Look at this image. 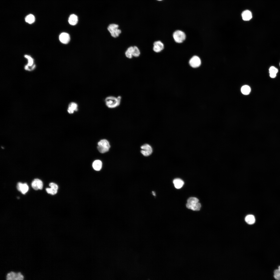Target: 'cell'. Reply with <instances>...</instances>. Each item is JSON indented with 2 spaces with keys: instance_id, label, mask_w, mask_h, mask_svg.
<instances>
[{
  "instance_id": "obj_1",
  "label": "cell",
  "mask_w": 280,
  "mask_h": 280,
  "mask_svg": "<svg viewBox=\"0 0 280 280\" xmlns=\"http://www.w3.org/2000/svg\"><path fill=\"white\" fill-rule=\"evenodd\" d=\"M121 99V97L120 96L117 97L110 96L106 98L105 102L106 106L108 108H114L120 105Z\"/></svg>"
},
{
  "instance_id": "obj_2",
  "label": "cell",
  "mask_w": 280,
  "mask_h": 280,
  "mask_svg": "<svg viewBox=\"0 0 280 280\" xmlns=\"http://www.w3.org/2000/svg\"><path fill=\"white\" fill-rule=\"evenodd\" d=\"M199 201V199L196 197H190L187 200L186 207L194 211H199L201 206Z\"/></svg>"
},
{
  "instance_id": "obj_3",
  "label": "cell",
  "mask_w": 280,
  "mask_h": 280,
  "mask_svg": "<svg viewBox=\"0 0 280 280\" xmlns=\"http://www.w3.org/2000/svg\"><path fill=\"white\" fill-rule=\"evenodd\" d=\"M97 148L99 151L102 153L108 152L110 147L108 141L106 139L101 140L98 143Z\"/></svg>"
},
{
  "instance_id": "obj_4",
  "label": "cell",
  "mask_w": 280,
  "mask_h": 280,
  "mask_svg": "<svg viewBox=\"0 0 280 280\" xmlns=\"http://www.w3.org/2000/svg\"><path fill=\"white\" fill-rule=\"evenodd\" d=\"M118 28V25L115 24H111L108 26V30L112 37L115 38L118 37L121 33V30Z\"/></svg>"
},
{
  "instance_id": "obj_5",
  "label": "cell",
  "mask_w": 280,
  "mask_h": 280,
  "mask_svg": "<svg viewBox=\"0 0 280 280\" xmlns=\"http://www.w3.org/2000/svg\"><path fill=\"white\" fill-rule=\"evenodd\" d=\"M173 38L177 43H182L185 39L186 35L183 31L177 30L175 31L173 34Z\"/></svg>"
},
{
  "instance_id": "obj_6",
  "label": "cell",
  "mask_w": 280,
  "mask_h": 280,
  "mask_svg": "<svg viewBox=\"0 0 280 280\" xmlns=\"http://www.w3.org/2000/svg\"><path fill=\"white\" fill-rule=\"evenodd\" d=\"M201 61L199 58L197 56H194L192 57L189 61L190 66L193 68L199 67L201 64Z\"/></svg>"
},
{
  "instance_id": "obj_7",
  "label": "cell",
  "mask_w": 280,
  "mask_h": 280,
  "mask_svg": "<svg viewBox=\"0 0 280 280\" xmlns=\"http://www.w3.org/2000/svg\"><path fill=\"white\" fill-rule=\"evenodd\" d=\"M141 153L144 156H148L152 153V150L151 147L149 144H145L141 147Z\"/></svg>"
},
{
  "instance_id": "obj_8",
  "label": "cell",
  "mask_w": 280,
  "mask_h": 280,
  "mask_svg": "<svg viewBox=\"0 0 280 280\" xmlns=\"http://www.w3.org/2000/svg\"><path fill=\"white\" fill-rule=\"evenodd\" d=\"M6 278L7 280H23L24 277L20 272L15 273L13 272H11L8 274Z\"/></svg>"
},
{
  "instance_id": "obj_9",
  "label": "cell",
  "mask_w": 280,
  "mask_h": 280,
  "mask_svg": "<svg viewBox=\"0 0 280 280\" xmlns=\"http://www.w3.org/2000/svg\"><path fill=\"white\" fill-rule=\"evenodd\" d=\"M43 183L42 181L38 179H35L32 183V187L35 190H41L43 187Z\"/></svg>"
},
{
  "instance_id": "obj_10",
  "label": "cell",
  "mask_w": 280,
  "mask_h": 280,
  "mask_svg": "<svg viewBox=\"0 0 280 280\" xmlns=\"http://www.w3.org/2000/svg\"><path fill=\"white\" fill-rule=\"evenodd\" d=\"M153 50L157 53L160 52L164 48V45L161 41H157L155 42L153 44Z\"/></svg>"
},
{
  "instance_id": "obj_11",
  "label": "cell",
  "mask_w": 280,
  "mask_h": 280,
  "mask_svg": "<svg viewBox=\"0 0 280 280\" xmlns=\"http://www.w3.org/2000/svg\"><path fill=\"white\" fill-rule=\"evenodd\" d=\"M17 187L18 190L23 194L26 193L29 190L28 186L26 183L23 184L20 182H18L17 184Z\"/></svg>"
},
{
  "instance_id": "obj_12",
  "label": "cell",
  "mask_w": 280,
  "mask_h": 280,
  "mask_svg": "<svg viewBox=\"0 0 280 280\" xmlns=\"http://www.w3.org/2000/svg\"><path fill=\"white\" fill-rule=\"evenodd\" d=\"M59 39L60 41L64 44H67L69 41L70 37L67 33L63 32L59 36Z\"/></svg>"
},
{
  "instance_id": "obj_13",
  "label": "cell",
  "mask_w": 280,
  "mask_h": 280,
  "mask_svg": "<svg viewBox=\"0 0 280 280\" xmlns=\"http://www.w3.org/2000/svg\"><path fill=\"white\" fill-rule=\"evenodd\" d=\"M78 105L74 102H71L68 105L67 109L68 112L70 114H72L78 110Z\"/></svg>"
},
{
  "instance_id": "obj_14",
  "label": "cell",
  "mask_w": 280,
  "mask_h": 280,
  "mask_svg": "<svg viewBox=\"0 0 280 280\" xmlns=\"http://www.w3.org/2000/svg\"><path fill=\"white\" fill-rule=\"evenodd\" d=\"M242 16L243 19L246 21L249 20L252 17V15L251 12L248 10H246L243 11L242 14Z\"/></svg>"
},
{
  "instance_id": "obj_15",
  "label": "cell",
  "mask_w": 280,
  "mask_h": 280,
  "mask_svg": "<svg viewBox=\"0 0 280 280\" xmlns=\"http://www.w3.org/2000/svg\"><path fill=\"white\" fill-rule=\"evenodd\" d=\"M173 183L175 187L177 189L181 188L183 186L184 183L183 181L179 178H176L173 181Z\"/></svg>"
},
{
  "instance_id": "obj_16",
  "label": "cell",
  "mask_w": 280,
  "mask_h": 280,
  "mask_svg": "<svg viewBox=\"0 0 280 280\" xmlns=\"http://www.w3.org/2000/svg\"><path fill=\"white\" fill-rule=\"evenodd\" d=\"M102 162L99 160H95L92 164V166L94 169L97 171L100 170L102 167Z\"/></svg>"
},
{
  "instance_id": "obj_17",
  "label": "cell",
  "mask_w": 280,
  "mask_h": 280,
  "mask_svg": "<svg viewBox=\"0 0 280 280\" xmlns=\"http://www.w3.org/2000/svg\"><path fill=\"white\" fill-rule=\"evenodd\" d=\"M68 22L71 25H75L78 22L77 16L74 14L71 15L69 18Z\"/></svg>"
},
{
  "instance_id": "obj_18",
  "label": "cell",
  "mask_w": 280,
  "mask_h": 280,
  "mask_svg": "<svg viewBox=\"0 0 280 280\" xmlns=\"http://www.w3.org/2000/svg\"><path fill=\"white\" fill-rule=\"evenodd\" d=\"M269 72L270 77L272 78H274L276 76L278 70L275 67L271 66L269 69Z\"/></svg>"
},
{
  "instance_id": "obj_19",
  "label": "cell",
  "mask_w": 280,
  "mask_h": 280,
  "mask_svg": "<svg viewBox=\"0 0 280 280\" xmlns=\"http://www.w3.org/2000/svg\"><path fill=\"white\" fill-rule=\"evenodd\" d=\"M24 56L28 60V63L27 65L25 66V69L26 70L28 71L30 67H32L31 66L33 64V59L30 56L27 55H25Z\"/></svg>"
},
{
  "instance_id": "obj_20",
  "label": "cell",
  "mask_w": 280,
  "mask_h": 280,
  "mask_svg": "<svg viewBox=\"0 0 280 280\" xmlns=\"http://www.w3.org/2000/svg\"><path fill=\"white\" fill-rule=\"evenodd\" d=\"M246 221L249 224H253L255 222V218L254 215H247L245 218Z\"/></svg>"
},
{
  "instance_id": "obj_21",
  "label": "cell",
  "mask_w": 280,
  "mask_h": 280,
  "mask_svg": "<svg viewBox=\"0 0 280 280\" xmlns=\"http://www.w3.org/2000/svg\"><path fill=\"white\" fill-rule=\"evenodd\" d=\"M133 46H131L129 47L125 53L126 57L129 58H131L133 57Z\"/></svg>"
},
{
  "instance_id": "obj_22",
  "label": "cell",
  "mask_w": 280,
  "mask_h": 280,
  "mask_svg": "<svg viewBox=\"0 0 280 280\" xmlns=\"http://www.w3.org/2000/svg\"><path fill=\"white\" fill-rule=\"evenodd\" d=\"M242 93L244 95H248L250 93L251 91V89L250 87L248 85H245L243 86L241 89Z\"/></svg>"
},
{
  "instance_id": "obj_23",
  "label": "cell",
  "mask_w": 280,
  "mask_h": 280,
  "mask_svg": "<svg viewBox=\"0 0 280 280\" xmlns=\"http://www.w3.org/2000/svg\"><path fill=\"white\" fill-rule=\"evenodd\" d=\"M35 18L34 16L32 14H30L27 16L25 18V20L27 23L31 24L35 21Z\"/></svg>"
},
{
  "instance_id": "obj_24",
  "label": "cell",
  "mask_w": 280,
  "mask_h": 280,
  "mask_svg": "<svg viewBox=\"0 0 280 280\" xmlns=\"http://www.w3.org/2000/svg\"><path fill=\"white\" fill-rule=\"evenodd\" d=\"M140 54V51L138 47L136 46H133V56L138 57L139 56Z\"/></svg>"
},
{
  "instance_id": "obj_25",
  "label": "cell",
  "mask_w": 280,
  "mask_h": 280,
  "mask_svg": "<svg viewBox=\"0 0 280 280\" xmlns=\"http://www.w3.org/2000/svg\"><path fill=\"white\" fill-rule=\"evenodd\" d=\"M274 277L275 279L280 280V266L278 268L275 270L274 272Z\"/></svg>"
},
{
  "instance_id": "obj_26",
  "label": "cell",
  "mask_w": 280,
  "mask_h": 280,
  "mask_svg": "<svg viewBox=\"0 0 280 280\" xmlns=\"http://www.w3.org/2000/svg\"><path fill=\"white\" fill-rule=\"evenodd\" d=\"M46 190L48 193L52 195H54L56 194L58 190L51 187L50 188H46Z\"/></svg>"
},
{
  "instance_id": "obj_27",
  "label": "cell",
  "mask_w": 280,
  "mask_h": 280,
  "mask_svg": "<svg viewBox=\"0 0 280 280\" xmlns=\"http://www.w3.org/2000/svg\"><path fill=\"white\" fill-rule=\"evenodd\" d=\"M49 185L51 187L58 190V186L55 184L53 183H51L49 184Z\"/></svg>"
},
{
  "instance_id": "obj_28",
  "label": "cell",
  "mask_w": 280,
  "mask_h": 280,
  "mask_svg": "<svg viewBox=\"0 0 280 280\" xmlns=\"http://www.w3.org/2000/svg\"><path fill=\"white\" fill-rule=\"evenodd\" d=\"M152 192V194H153V195H154V196H155L156 195L155 194V193L153 191Z\"/></svg>"
},
{
  "instance_id": "obj_29",
  "label": "cell",
  "mask_w": 280,
  "mask_h": 280,
  "mask_svg": "<svg viewBox=\"0 0 280 280\" xmlns=\"http://www.w3.org/2000/svg\"><path fill=\"white\" fill-rule=\"evenodd\" d=\"M158 0V1H161V0Z\"/></svg>"
},
{
  "instance_id": "obj_30",
  "label": "cell",
  "mask_w": 280,
  "mask_h": 280,
  "mask_svg": "<svg viewBox=\"0 0 280 280\" xmlns=\"http://www.w3.org/2000/svg\"><path fill=\"white\" fill-rule=\"evenodd\" d=\"M279 65H280V64H279Z\"/></svg>"
}]
</instances>
